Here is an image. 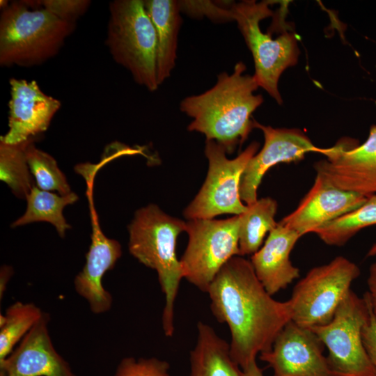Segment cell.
Segmentation results:
<instances>
[{"instance_id": "1", "label": "cell", "mask_w": 376, "mask_h": 376, "mask_svg": "<svg viewBox=\"0 0 376 376\" xmlns=\"http://www.w3.org/2000/svg\"><path fill=\"white\" fill-rule=\"evenodd\" d=\"M207 293L214 318L228 326L230 357L242 369L258 354L270 350L276 336L291 321L288 301L272 298L257 278L251 261L240 256L221 267Z\"/></svg>"}, {"instance_id": "2", "label": "cell", "mask_w": 376, "mask_h": 376, "mask_svg": "<svg viewBox=\"0 0 376 376\" xmlns=\"http://www.w3.org/2000/svg\"><path fill=\"white\" fill-rule=\"evenodd\" d=\"M246 65L238 62L233 72H223L214 86L196 95L184 98L180 109L192 118L187 130L204 134L232 153L242 144L254 127L251 114L263 103L253 75L245 74Z\"/></svg>"}, {"instance_id": "3", "label": "cell", "mask_w": 376, "mask_h": 376, "mask_svg": "<svg viewBox=\"0 0 376 376\" xmlns=\"http://www.w3.org/2000/svg\"><path fill=\"white\" fill-rule=\"evenodd\" d=\"M187 222L164 212L157 205L138 210L128 227L129 251L141 263L155 269L164 295L162 327L165 336L174 333V306L183 279L176 246Z\"/></svg>"}, {"instance_id": "4", "label": "cell", "mask_w": 376, "mask_h": 376, "mask_svg": "<svg viewBox=\"0 0 376 376\" xmlns=\"http://www.w3.org/2000/svg\"><path fill=\"white\" fill-rule=\"evenodd\" d=\"M76 23L14 1L0 15V65L32 67L58 54Z\"/></svg>"}, {"instance_id": "5", "label": "cell", "mask_w": 376, "mask_h": 376, "mask_svg": "<svg viewBox=\"0 0 376 376\" xmlns=\"http://www.w3.org/2000/svg\"><path fill=\"white\" fill-rule=\"evenodd\" d=\"M106 45L113 59L125 68L134 81L155 91V29L143 0H115L109 4Z\"/></svg>"}, {"instance_id": "6", "label": "cell", "mask_w": 376, "mask_h": 376, "mask_svg": "<svg viewBox=\"0 0 376 376\" xmlns=\"http://www.w3.org/2000/svg\"><path fill=\"white\" fill-rule=\"evenodd\" d=\"M273 1H242L230 7L232 19L250 49L255 66L253 75L259 87L265 90L278 104L283 102L279 91L281 75L288 68L296 65L299 50L295 33L284 31L273 38L272 31L267 33L260 27L261 20L274 15L269 6Z\"/></svg>"}, {"instance_id": "7", "label": "cell", "mask_w": 376, "mask_h": 376, "mask_svg": "<svg viewBox=\"0 0 376 376\" xmlns=\"http://www.w3.org/2000/svg\"><path fill=\"white\" fill-rule=\"evenodd\" d=\"M371 309L367 292L360 298L350 290L329 324L311 328L328 349L334 376H376L362 339Z\"/></svg>"}, {"instance_id": "8", "label": "cell", "mask_w": 376, "mask_h": 376, "mask_svg": "<svg viewBox=\"0 0 376 376\" xmlns=\"http://www.w3.org/2000/svg\"><path fill=\"white\" fill-rule=\"evenodd\" d=\"M359 274V267L341 256L311 269L288 300L291 320L307 328L329 324Z\"/></svg>"}, {"instance_id": "9", "label": "cell", "mask_w": 376, "mask_h": 376, "mask_svg": "<svg viewBox=\"0 0 376 376\" xmlns=\"http://www.w3.org/2000/svg\"><path fill=\"white\" fill-rule=\"evenodd\" d=\"M240 214L220 220H189L188 243L180 260L183 278L207 292L221 267L240 256Z\"/></svg>"}, {"instance_id": "10", "label": "cell", "mask_w": 376, "mask_h": 376, "mask_svg": "<svg viewBox=\"0 0 376 376\" xmlns=\"http://www.w3.org/2000/svg\"><path fill=\"white\" fill-rule=\"evenodd\" d=\"M260 144L253 141L234 159L226 157L224 148L212 140H206L205 155L208 172L200 191L184 211L189 220L213 219L222 214L239 215L244 212L240 194L242 173L249 160L257 153Z\"/></svg>"}, {"instance_id": "11", "label": "cell", "mask_w": 376, "mask_h": 376, "mask_svg": "<svg viewBox=\"0 0 376 376\" xmlns=\"http://www.w3.org/2000/svg\"><path fill=\"white\" fill-rule=\"evenodd\" d=\"M325 159L314 164L318 174L337 188L366 197L376 194V125L358 145L345 139L329 148Z\"/></svg>"}, {"instance_id": "12", "label": "cell", "mask_w": 376, "mask_h": 376, "mask_svg": "<svg viewBox=\"0 0 376 376\" xmlns=\"http://www.w3.org/2000/svg\"><path fill=\"white\" fill-rule=\"evenodd\" d=\"M253 126L264 135V145L248 162L242 175L240 194L246 205L257 200V190L265 173L281 162H292L303 159L308 152L325 155L328 148H318L300 130L274 128L253 120Z\"/></svg>"}, {"instance_id": "13", "label": "cell", "mask_w": 376, "mask_h": 376, "mask_svg": "<svg viewBox=\"0 0 376 376\" xmlns=\"http://www.w3.org/2000/svg\"><path fill=\"white\" fill-rule=\"evenodd\" d=\"M324 345L311 329L290 321L276 336L270 350L260 354L274 376H334Z\"/></svg>"}, {"instance_id": "14", "label": "cell", "mask_w": 376, "mask_h": 376, "mask_svg": "<svg viewBox=\"0 0 376 376\" xmlns=\"http://www.w3.org/2000/svg\"><path fill=\"white\" fill-rule=\"evenodd\" d=\"M87 196L91 221V242L86 255V263L74 279L76 292L88 304L91 311L102 314L110 311L113 298L103 286L102 279L112 269L122 255L120 244L107 237L102 232L93 198V180H86Z\"/></svg>"}, {"instance_id": "15", "label": "cell", "mask_w": 376, "mask_h": 376, "mask_svg": "<svg viewBox=\"0 0 376 376\" xmlns=\"http://www.w3.org/2000/svg\"><path fill=\"white\" fill-rule=\"evenodd\" d=\"M9 83L8 130L0 141L18 144L45 132L61 103L45 94L35 80L11 78Z\"/></svg>"}, {"instance_id": "16", "label": "cell", "mask_w": 376, "mask_h": 376, "mask_svg": "<svg viewBox=\"0 0 376 376\" xmlns=\"http://www.w3.org/2000/svg\"><path fill=\"white\" fill-rule=\"evenodd\" d=\"M368 197L336 187L320 174L297 208L279 223L301 236L362 205Z\"/></svg>"}, {"instance_id": "17", "label": "cell", "mask_w": 376, "mask_h": 376, "mask_svg": "<svg viewBox=\"0 0 376 376\" xmlns=\"http://www.w3.org/2000/svg\"><path fill=\"white\" fill-rule=\"evenodd\" d=\"M49 315L40 320L0 361V376H77L56 351L49 331Z\"/></svg>"}, {"instance_id": "18", "label": "cell", "mask_w": 376, "mask_h": 376, "mask_svg": "<svg viewBox=\"0 0 376 376\" xmlns=\"http://www.w3.org/2000/svg\"><path fill=\"white\" fill-rule=\"evenodd\" d=\"M302 237L278 222L264 244L251 257L255 274L272 296L285 289L299 276V269L290 260V253Z\"/></svg>"}, {"instance_id": "19", "label": "cell", "mask_w": 376, "mask_h": 376, "mask_svg": "<svg viewBox=\"0 0 376 376\" xmlns=\"http://www.w3.org/2000/svg\"><path fill=\"white\" fill-rule=\"evenodd\" d=\"M143 3L155 29L156 71L159 86L171 76L175 65L182 24L180 4L175 0H144Z\"/></svg>"}, {"instance_id": "20", "label": "cell", "mask_w": 376, "mask_h": 376, "mask_svg": "<svg viewBox=\"0 0 376 376\" xmlns=\"http://www.w3.org/2000/svg\"><path fill=\"white\" fill-rule=\"evenodd\" d=\"M232 359L229 343L209 324L198 322L197 338L190 352L189 376H241Z\"/></svg>"}, {"instance_id": "21", "label": "cell", "mask_w": 376, "mask_h": 376, "mask_svg": "<svg viewBox=\"0 0 376 376\" xmlns=\"http://www.w3.org/2000/svg\"><path fill=\"white\" fill-rule=\"evenodd\" d=\"M26 210L24 214L15 221L11 226L15 228L38 221L52 224L61 237H64L66 230L70 228L63 214L64 207L78 201L75 192L61 195L45 191L34 186L26 198Z\"/></svg>"}, {"instance_id": "22", "label": "cell", "mask_w": 376, "mask_h": 376, "mask_svg": "<svg viewBox=\"0 0 376 376\" xmlns=\"http://www.w3.org/2000/svg\"><path fill=\"white\" fill-rule=\"evenodd\" d=\"M246 206V210L240 214V256L256 253L260 248L266 234L278 224L274 219L278 204L272 198H262Z\"/></svg>"}, {"instance_id": "23", "label": "cell", "mask_w": 376, "mask_h": 376, "mask_svg": "<svg viewBox=\"0 0 376 376\" xmlns=\"http://www.w3.org/2000/svg\"><path fill=\"white\" fill-rule=\"evenodd\" d=\"M376 224V194L356 210L314 230L326 244L343 246L361 230Z\"/></svg>"}, {"instance_id": "24", "label": "cell", "mask_w": 376, "mask_h": 376, "mask_svg": "<svg viewBox=\"0 0 376 376\" xmlns=\"http://www.w3.org/2000/svg\"><path fill=\"white\" fill-rule=\"evenodd\" d=\"M33 303L16 301L0 315V361L5 359L44 314Z\"/></svg>"}, {"instance_id": "25", "label": "cell", "mask_w": 376, "mask_h": 376, "mask_svg": "<svg viewBox=\"0 0 376 376\" xmlns=\"http://www.w3.org/2000/svg\"><path fill=\"white\" fill-rule=\"evenodd\" d=\"M32 140L18 144L0 141V179L19 198H26L35 186L26 158V147Z\"/></svg>"}, {"instance_id": "26", "label": "cell", "mask_w": 376, "mask_h": 376, "mask_svg": "<svg viewBox=\"0 0 376 376\" xmlns=\"http://www.w3.org/2000/svg\"><path fill=\"white\" fill-rule=\"evenodd\" d=\"M26 158L37 187L45 191H56L66 195L72 192L63 173L56 159L49 154L36 148L32 140L26 149Z\"/></svg>"}, {"instance_id": "27", "label": "cell", "mask_w": 376, "mask_h": 376, "mask_svg": "<svg viewBox=\"0 0 376 376\" xmlns=\"http://www.w3.org/2000/svg\"><path fill=\"white\" fill-rule=\"evenodd\" d=\"M169 364L164 360L125 357L119 363L114 376H170Z\"/></svg>"}, {"instance_id": "28", "label": "cell", "mask_w": 376, "mask_h": 376, "mask_svg": "<svg viewBox=\"0 0 376 376\" xmlns=\"http://www.w3.org/2000/svg\"><path fill=\"white\" fill-rule=\"evenodd\" d=\"M38 5L57 17L72 23L88 9L91 1L88 0H40Z\"/></svg>"}, {"instance_id": "29", "label": "cell", "mask_w": 376, "mask_h": 376, "mask_svg": "<svg viewBox=\"0 0 376 376\" xmlns=\"http://www.w3.org/2000/svg\"><path fill=\"white\" fill-rule=\"evenodd\" d=\"M181 11L192 15H204L219 21L233 20L230 9L220 7L212 1H180Z\"/></svg>"}, {"instance_id": "30", "label": "cell", "mask_w": 376, "mask_h": 376, "mask_svg": "<svg viewBox=\"0 0 376 376\" xmlns=\"http://www.w3.org/2000/svg\"><path fill=\"white\" fill-rule=\"evenodd\" d=\"M362 339L376 373V318L373 309H371L370 319L363 329Z\"/></svg>"}, {"instance_id": "31", "label": "cell", "mask_w": 376, "mask_h": 376, "mask_svg": "<svg viewBox=\"0 0 376 376\" xmlns=\"http://www.w3.org/2000/svg\"><path fill=\"white\" fill-rule=\"evenodd\" d=\"M368 291L367 294L375 315H376V262L369 268V275L367 279Z\"/></svg>"}, {"instance_id": "32", "label": "cell", "mask_w": 376, "mask_h": 376, "mask_svg": "<svg viewBox=\"0 0 376 376\" xmlns=\"http://www.w3.org/2000/svg\"><path fill=\"white\" fill-rule=\"evenodd\" d=\"M13 274V269L10 266L3 265L1 269L0 274V297L2 299L5 290H6V285Z\"/></svg>"}, {"instance_id": "33", "label": "cell", "mask_w": 376, "mask_h": 376, "mask_svg": "<svg viewBox=\"0 0 376 376\" xmlns=\"http://www.w3.org/2000/svg\"><path fill=\"white\" fill-rule=\"evenodd\" d=\"M241 376H264L262 370L258 367L256 361L249 363L242 369Z\"/></svg>"}, {"instance_id": "34", "label": "cell", "mask_w": 376, "mask_h": 376, "mask_svg": "<svg viewBox=\"0 0 376 376\" xmlns=\"http://www.w3.org/2000/svg\"><path fill=\"white\" fill-rule=\"evenodd\" d=\"M376 256V244H374L371 248L369 249L368 253H367V256L368 257H370V256Z\"/></svg>"}, {"instance_id": "35", "label": "cell", "mask_w": 376, "mask_h": 376, "mask_svg": "<svg viewBox=\"0 0 376 376\" xmlns=\"http://www.w3.org/2000/svg\"><path fill=\"white\" fill-rule=\"evenodd\" d=\"M375 318H376V315H375Z\"/></svg>"}]
</instances>
